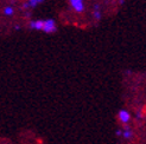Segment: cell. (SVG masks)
Segmentation results:
<instances>
[{"label":"cell","mask_w":146,"mask_h":144,"mask_svg":"<svg viewBox=\"0 0 146 144\" xmlns=\"http://www.w3.org/2000/svg\"><path fill=\"white\" fill-rule=\"evenodd\" d=\"M57 30V26L54 19H46L44 20V24H43V28L42 31H44L45 33H54Z\"/></svg>","instance_id":"cell-1"},{"label":"cell","mask_w":146,"mask_h":144,"mask_svg":"<svg viewBox=\"0 0 146 144\" xmlns=\"http://www.w3.org/2000/svg\"><path fill=\"white\" fill-rule=\"evenodd\" d=\"M69 4L72 10L77 13H82L84 11V1L83 0H69Z\"/></svg>","instance_id":"cell-2"},{"label":"cell","mask_w":146,"mask_h":144,"mask_svg":"<svg viewBox=\"0 0 146 144\" xmlns=\"http://www.w3.org/2000/svg\"><path fill=\"white\" fill-rule=\"evenodd\" d=\"M118 117H119V119H120V122L122 124H127L131 120V113L126 110H120L119 113H118Z\"/></svg>","instance_id":"cell-3"},{"label":"cell","mask_w":146,"mask_h":144,"mask_svg":"<svg viewBox=\"0 0 146 144\" xmlns=\"http://www.w3.org/2000/svg\"><path fill=\"white\" fill-rule=\"evenodd\" d=\"M43 24H44V20H32V21H30L29 26H30L31 30H38V31H42Z\"/></svg>","instance_id":"cell-4"},{"label":"cell","mask_w":146,"mask_h":144,"mask_svg":"<svg viewBox=\"0 0 146 144\" xmlns=\"http://www.w3.org/2000/svg\"><path fill=\"white\" fill-rule=\"evenodd\" d=\"M121 137H123L125 139H131L133 137V131L131 130V128L129 126H125V130H122V135H121Z\"/></svg>","instance_id":"cell-5"},{"label":"cell","mask_w":146,"mask_h":144,"mask_svg":"<svg viewBox=\"0 0 146 144\" xmlns=\"http://www.w3.org/2000/svg\"><path fill=\"white\" fill-rule=\"evenodd\" d=\"M93 17L95 20H100L101 17H102V14H101V11H100V6L99 5H95L94 6V11H93Z\"/></svg>","instance_id":"cell-6"},{"label":"cell","mask_w":146,"mask_h":144,"mask_svg":"<svg viewBox=\"0 0 146 144\" xmlns=\"http://www.w3.org/2000/svg\"><path fill=\"white\" fill-rule=\"evenodd\" d=\"M4 14H5V16H7V17L13 16V14H14V9L12 6H6L4 9Z\"/></svg>","instance_id":"cell-7"},{"label":"cell","mask_w":146,"mask_h":144,"mask_svg":"<svg viewBox=\"0 0 146 144\" xmlns=\"http://www.w3.org/2000/svg\"><path fill=\"white\" fill-rule=\"evenodd\" d=\"M44 0H29V5H30V7H36L38 4H40V3H43Z\"/></svg>","instance_id":"cell-8"},{"label":"cell","mask_w":146,"mask_h":144,"mask_svg":"<svg viewBox=\"0 0 146 144\" xmlns=\"http://www.w3.org/2000/svg\"><path fill=\"white\" fill-rule=\"evenodd\" d=\"M143 118V112H141V110H139L137 112V119H141Z\"/></svg>","instance_id":"cell-9"},{"label":"cell","mask_w":146,"mask_h":144,"mask_svg":"<svg viewBox=\"0 0 146 144\" xmlns=\"http://www.w3.org/2000/svg\"><path fill=\"white\" fill-rule=\"evenodd\" d=\"M116 136H118V137H121V135H122V130L121 129H119V130H116Z\"/></svg>","instance_id":"cell-10"},{"label":"cell","mask_w":146,"mask_h":144,"mask_svg":"<svg viewBox=\"0 0 146 144\" xmlns=\"http://www.w3.org/2000/svg\"><path fill=\"white\" fill-rule=\"evenodd\" d=\"M29 7H30L29 3H24V4H23V9H25V10H26V9H29Z\"/></svg>","instance_id":"cell-11"},{"label":"cell","mask_w":146,"mask_h":144,"mask_svg":"<svg viewBox=\"0 0 146 144\" xmlns=\"http://www.w3.org/2000/svg\"><path fill=\"white\" fill-rule=\"evenodd\" d=\"M119 4L122 5V4H125V0H119Z\"/></svg>","instance_id":"cell-12"}]
</instances>
